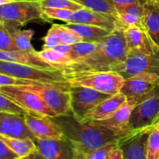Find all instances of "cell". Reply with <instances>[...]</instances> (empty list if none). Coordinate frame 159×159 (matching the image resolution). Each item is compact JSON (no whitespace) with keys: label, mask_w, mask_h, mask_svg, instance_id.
<instances>
[{"label":"cell","mask_w":159,"mask_h":159,"mask_svg":"<svg viewBox=\"0 0 159 159\" xmlns=\"http://www.w3.org/2000/svg\"><path fill=\"white\" fill-rule=\"evenodd\" d=\"M128 54L124 30L115 29L101 39L94 53L86 58L69 65L56 67L65 76L87 71H113L126 61Z\"/></svg>","instance_id":"cell-1"},{"label":"cell","mask_w":159,"mask_h":159,"mask_svg":"<svg viewBox=\"0 0 159 159\" xmlns=\"http://www.w3.org/2000/svg\"><path fill=\"white\" fill-rule=\"evenodd\" d=\"M52 119L60 126L65 138L73 147L86 155L108 143L116 141L120 137L113 130L93 121L79 122L71 113Z\"/></svg>","instance_id":"cell-2"},{"label":"cell","mask_w":159,"mask_h":159,"mask_svg":"<svg viewBox=\"0 0 159 159\" xmlns=\"http://www.w3.org/2000/svg\"><path fill=\"white\" fill-rule=\"evenodd\" d=\"M65 77L71 85L89 87L111 96L121 91L124 82V77L113 71L75 73L68 75Z\"/></svg>","instance_id":"cell-3"},{"label":"cell","mask_w":159,"mask_h":159,"mask_svg":"<svg viewBox=\"0 0 159 159\" xmlns=\"http://www.w3.org/2000/svg\"><path fill=\"white\" fill-rule=\"evenodd\" d=\"M48 21L40 1L17 0L0 6V21L6 25L21 26L33 20Z\"/></svg>","instance_id":"cell-4"},{"label":"cell","mask_w":159,"mask_h":159,"mask_svg":"<svg viewBox=\"0 0 159 159\" xmlns=\"http://www.w3.org/2000/svg\"><path fill=\"white\" fill-rule=\"evenodd\" d=\"M21 88L37 94L48 107L57 116L69 114L71 113L69 87L67 83H37L34 85H21Z\"/></svg>","instance_id":"cell-5"},{"label":"cell","mask_w":159,"mask_h":159,"mask_svg":"<svg viewBox=\"0 0 159 159\" xmlns=\"http://www.w3.org/2000/svg\"><path fill=\"white\" fill-rule=\"evenodd\" d=\"M0 73L41 83H67L68 79L58 70H48L24 64L0 60Z\"/></svg>","instance_id":"cell-6"},{"label":"cell","mask_w":159,"mask_h":159,"mask_svg":"<svg viewBox=\"0 0 159 159\" xmlns=\"http://www.w3.org/2000/svg\"><path fill=\"white\" fill-rule=\"evenodd\" d=\"M159 124V85L138 102L132 111L127 133L134 130L152 128Z\"/></svg>","instance_id":"cell-7"},{"label":"cell","mask_w":159,"mask_h":159,"mask_svg":"<svg viewBox=\"0 0 159 159\" xmlns=\"http://www.w3.org/2000/svg\"><path fill=\"white\" fill-rule=\"evenodd\" d=\"M69 92L71 96V113L79 122H83L87 115L93 109L111 96V95L96 91L92 88L71 84Z\"/></svg>","instance_id":"cell-8"},{"label":"cell","mask_w":159,"mask_h":159,"mask_svg":"<svg viewBox=\"0 0 159 159\" xmlns=\"http://www.w3.org/2000/svg\"><path fill=\"white\" fill-rule=\"evenodd\" d=\"M0 93L33 116H57L37 94L29 90L20 86H0Z\"/></svg>","instance_id":"cell-9"},{"label":"cell","mask_w":159,"mask_h":159,"mask_svg":"<svg viewBox=\"0 0 159 159\" xmlns=\"http://www.w3.org/2000/svg\"><path fill=\"white\" fill-rule=\"evenodd\" d=\"M127 79L140 73H148L159 77V49L152 54H128L124 62L113 69Z\"/></svg>","instance_id":"cell-10"},{"label":"cell","mask_w":159,"mask_h":159,"mask_svg":"<svg viewBox=\"0 0 159 159\" xmlns=\"http://www.w3.org/2000/svg\"><path fill=\"white\" fill-rule=\"evenodd\" d=\"M151 129L134 130L118 138L116 144L122 150L124 159H147L146 143Z\"/></svg>","instance_id":"cell-11"},{"label":"cell","mask_w":159,"mask_h":159,"mask_svg":"<svg viewBox=\"0 0 159 159\" xmlns=\"http://www.w3.org/2000/svg\"><path fill=\"white\" fill-rule=\"evenodd\" d=\"M159 85V77L148 73H140L124 79L121 93L127 99L139 102Z\"/></svg>","instance_id":"cell-12"},{"label":"cell","mask_w":159,"mask_h":159,"mask_svg":"<svg viewBox=\"0 0 159 159\" xmlns=\"http://www.w3.org/2000/svg\"><path fill=\"white\" fill-rule=\"evenodd\" d=\"M26 125L36 139H62L65 138L60 126L52 117L25 115Z\"/></svg>","instance_id":"cell-13"},{"label":"cell","mask_w":159,"mask_h":159,"mask_svg":"<svg viewBox=\"0 0 159 159\" xmlns=\"http://www.w3.org/2000/svg\"><path fill=\"white\" fill-rule=\"evenodd\" d=\"M37 151L46 159H74L75 149L66 138L37 139Z\"/></svg>","instance_id":"cell-14"},{"label":"cell","mask_w":159,"mask_h":159,"mask_svg":"<svg viewBox=\"0 0 159 159\" xmlns=\"http://www.w3.org/2000/svg\"><path fill=\"white\" fill-rule=\"evenodd\" d=\"M128 54H152L159 49V46L152 40L144 30L138 26L124 30Z\"/></svg>","instance_id":"cell-15"},{"label":"cell","mask_w":159,"mask_h":159,"mask_svg":"<svg viewBox=\"0 0 159 159\" xmlns=\"http://www.w3.org/2000/svg\"><path fill=\"white\" fill-rule=\"evenodd\" d=\"M71 23L93 25L110 31L116 29V15L98 12L85 7L74 12Z\"/></svg>","instance_id":"cell-16"},{"label":"cell","mask_w":159,"mask_h":159,"mask_svg":"<svg viewBox=\"0 0 159 159\" xmlns=\"http://www.w3.org/2000/svg\"><path fill=\"white\" fill-rule=\"evenodd\" d=\"M138 102V101L136 99H127V102L110 118L93 122L104 126L122 136L127 133L130 115Z\"/></svg>","instance_id":"cell-17"},{"label":"cell","mask_w":159,"mask_h":159,"mask_svg":"<svg viewBox=\"0 0 159 159\" xmlns=\"http://www.w3.org/2000/svg\"><path fill=\"white\" fill-rule=\"evenodd\" d=\"M127 101V98L121 92L113 95L107 98L101 103H99L95 109H93L86 116L85 120L87 121H99L108 119L113 116Z\"/></svg>","instance_id":"cell-18"},{"label":"cell","mask_w":159,"mask_h":159,"mask_svg":"<svg viewBox=\"0 0 159 159\" xmlns=\"http://www.w3.org/2000/svg\"><path fill=\"white\" fill-rule=\"evenodd\" d=\"M0 60L24 64L48 70H57L53 65L43 61L38 55V51L26 52L22 51H3L0 50Z\"/></svg>","instance_id":"cell-19"},{"label":"cell","mask_w":159,"mask_h":159,"mask_svg":"<svg viewBox=\"0 0 159 159\" xmlns=\"http://www.w3.org/2000/svg\"><path fill=\"white\" fill-rule=\"evenodd\" d=\"M141 23L143 29L159 46V2L156 0H147L145 2Z\"/></svg>","instance_id":"cell-20"},{"label":"cell","mask_w":159,"mask_h":159,"mask_svg":"<svg viewBox=\"0 0 159 159\" xmlns=\"http://www.w3.org/2000/svg\"><path fill=\"white\" fill-rule=\"evenodd\" d=\"M64 25L75 31L82 38V41L86 42H99L112 32L99 26L84 23H68Z\"/></svg>","instance_id":"cell-21"},{"label":"cell","mask_w":159,"mask_h":159,"mask_svg":"<svg viewBox=\"0 0 159 159\" xmlns=\"http://www.w3.org/2000/svg\"><path fill=\"white\" fill-rule=\"evenodd\" d=\"M0 140H2L20 158L27 156L37 151L36 142L30 138L21 139L0 134Z\"/></svg>","instance_id":"cell-22"},{"label":"cell","mask_w":159,"mask_h":159,"mask_svg":"<svg viewBox=\"0 0 159 159\" xmlns=\"http://www.w3.org/2000/svg\"><path fill=\"white\" fill-rule=\"evenodd\" d=\"M6 26L19 51H26V52H36L37 51H35L31 43V39L34 34V31L33 30H20L16 26L6 24Z\"/></svg>","instance_id":"cell-23"},{"label":"cell","mask_w":159,"mask_h":159,"mask_svg":"<svg viewBox=\"0 0 159 159\" xmlns=\"http://www.w3.org/2000/svg\"><path fill=\"white\" fill-rule=\"evenodd\" d=\"M98 42L81 41L71 45L69 57L73 61V63L79 61L91 55L97 48ZM72 63V64H73Z\"/></svg>","instance_id":"cell-24"},{"label":"cell","mask_w":159,"mask_h":159,"mask_svg":"<svg viewBox=\"0 0 159 159\" xmlns=\"http://www.w3.org/2000/svg\"><path fill=\"white\" fill-rule=\"evenodd\" d=\"M38 55L43 61L53 65L55 68L56 67L69 65L73 63V61L69 56L65 55L54 49L42 50L38 51Z\"/></svg>","instance_id":"cell-25"},{"label":"cell","mask_w":159,"mask_h":159,"mask_svg":"<svg viewBox=\"0 0 159 159\" xmlns=\"http://www.w3.org/2000/svg\"><path fill=\"white\" fill-rule=\"evenodd\" d=\"M147 159H159V124L152 127L146 143Z\"/></svg>","instance_id":"cell-26"},{"label":"cell","mask_w":159,"mask_h":159,"mask_svg":"<svg viewBox=\"0 0 159 159\" xmlns=\"http://www.w3.org/2000/svg\"><path fill=\"white\" fill-rule=\"evenodd\" d=\"M84 7L98 12L116 15V10L110 0H72Z\"/></svg>","instance_id":"cell-27"},{"label":"cell","mask_w":159,"mask_h":159,"mask_svg":"<svg viewBox=\"0 0 159 159\" xmlns=\"http://www.w3.org/2000/svg\"><path fill=\"white\" fill-rule=\"evenodd\" d=\"M57 31L61 44L71 45L82 41V38L75 31L65 26L64 24H52Z\"/></svg>","instance_id":"cell-28"},{"label":"cell","mask_w":159,"mask_h":159,"mask_svg":"<svg viewBox=\"0 0 159 159\" xmlns=\"http://www.w3.org/2000/svg\"><path fill=\"white\" fill-rule=\"evenodd\" d=\"M116 28L125 30L126 29L133 26L142 28L141 19L137 16L125 12H117L116 15ZM144 30V29H143Z\"/></svg>","instance_id":"cell-29"},{"label":"cell","mask_w":159,"mask_h":159,"mask_svg":"<svg viewBox=\"0 0 159 159\" xmlns=\"http://www.w3.org/2000/svg\"><path fill=\"white\" fill-rule=\"evenodd\" d=\"M43 12L48 21L51 20H59L66 23H71L74 12L69 9H57V8H44Z\"/></svg>","instance_id":"cell-30"},{"label":"cell","mask_w":159,"mask_h":159,"mask_svg":"<svg viewBox=\"0 0 159 159\" xmlns=\"http://www.w3.org/2000/svg\"><path fill=\"white\" fill-rule=\"evenodd\" d=\"M42 7L65 9L76 12L84 8L83 6L72 0H40Z\"/></svg>","instance_id":"cell-31"},{"label":"cell","mask_w":159,"mask_h":159,"mask_svg":"<svg viewBox=\"0 0 159 159\" xmlns=\"http://www.w3.org/2000/svg\"><path fill=\"white\" fill-rule=\"evenodd\" d=\"M0 113H9L22 115L29 114L24 109L16 104L1 93H0Z\"/></svg>","instance_id":"cell-32"},{"label":"cell","mask_w":159,"mask_h":159,"mask_svg":"<svg viewBox=\"0 0 159 159\" xmlns=\"http://www.w3.org/2000/svg\"><path fill=\"white\" fill-rule=\"evenodd\" d=\"M0 50L3 51H19L16 46L11 34L6 24L0 21Z\"/></svg>","instance_id":"cell-33"},{"label":"cell","mask_w":159,"mask_h":159,"mask_svg":"<svg viewBox=\"0 0 159 159\" xmlns=\"http://www.w3.org/2000/svg\"><path fill=\"white\" fill-rule=\"evenodd\" d=\"M40 83L38 82L27 79H21L0 73V86H21ZM41 83V82H40Z\"/></svg>","instance_id":"cell-34"},{"label":"cell","mask_w":159,"mask_h":159,"mask_svg":"<svg viewBox=\"0 0 159 159\" xmlns=\"http://www.w3.org/2000/svg\"><path fill=\"white\" fill-rule=\"evenodd\" d=\"M116 147V141L108 143L88 154L87 159H107L110 152Z\"/></svg>","instance_id":"cell-35"},{"label":"cell","mask_w":159,"mask_h":159,"mask_svg":"<svg viewBox=\"0 0 159 159\" xmlns=\"http://www.w3.org/2000/svg\"><path fill=\"white\" fill-rule=\"evenodd\" d=\"M43 40L44 41V44L42 47V48H43L42 50L53 49L54 47L61 44L58 36H57V31L55 30L53 25L49 29L47 35L43 37Z\"/></svg>","instance_id":"cell-36"},{"label":"cell","mask_w":159,"mask_h":159,"mask_svg":"<svg viewBox=\"0 0 159 159\" xmlns=\"http://www.w3.org/2000/svg\"><path fill=\"white\" fill-rule=\"evenodd\" d=\"M116 12H125V13L133 14V15L142 19L143 15H144V4L134 3V4L128 5V6L116 8Z\"/></svg>","instance_id":"cell-37"},{"label":"cell","mask_w":159,"mask_h":159,"mask_svg":"<svg viewBox=\"0 0 159 159\" xmlns=\"http://www.w3.org/2000/svg\"><path fill=\"white\" fill-rule=\"evenodd\" d=\"M20 158L2 140H0V159H16Z\"/></svg>","instance_id":"cell-38"},{"label":"cell","mask_w":159,"mask_h":159,"mask_svg":"<svg viewBox=\"0 0 159 159\" xmlns=\"http://www.w3.org/2000/svg\"><path fill=\"white\" fill-rule=\"evenodd\" d=\"M112 4L114 6L115 9L121 6H128V5L134 4V3H141V4H144L147 0H110Z\"/></svg>","instance_id":"cell-39"},{"label":"cell","mask_w":159,"mask_h":159,"mask_svg":"<svg viewBox=\"0 0 159 159\" xmlns=\"http://www.w3.org/2000/svg\"><path fill=\"white\" fill-rule=\"evenodd\" d=\"M107 159H124V155H123L122 150L118 147L115 148L110 152Z\"/></svg>","instance_id":"cell-40"},{"label":"cell","mask_w":159,"mask_h":159,"mask_svg":"<svg viewBox=\"0 0 159 159\" xmlns=\"http://www.w3.org/2000/svg\"><path fill=\"white\" fill-rule=\"evenodd\" d=\"M55 51H58V52L61 53V54H65V55H69L70 51H71V45L67 44H59L57 46L54 47L53 48Z\"/></svg>","instance_id":"cell-41"},{"label":"cell","mask_w":159,"mask_h":159,"mask_svg":"<svg viewBox=\"0 0 159 159\" xmlns=\"http://www.w3.org/2000/svg\"><path fill=\"white\" fill-rule=\"evenodd\" d=\"M75 156L74 159H87V155L84 153L82 151L79 150L77 148H75Z\"/></svg>","instance_id":"cell-42"},{"label":"cell","mask_w":159,"mask_h":159,"mask_svg":"<svg viewBox=\"0 0 159 159\" xmlns=\"http://www.w3.org/2000/svg\"><path fill=\"white\" fill-rule=\"evenodd\" d=\"M26 158L27 159H46L45 158H43L40 153H39L37 151H35L33 153L30 154L29 155L26 156Z\"/></svg>","instance_id":"cell-43"},{"label":"cell","mask_w":159,"mask_h":159,"mask_svg":"<svg viewBox=\"0 0 159 159\" xmlns=\"http://www.w3.org/2000/svg\"><path fill=\"white\" fill-rule=\"evenodd\" d=\"M12 1H13V0H0V6L6 4V3L11 2H12Z\"/></svg>","instance_id":"cell-44"},{"label":"cell","mask_w":159,"mask_h":159,"mask_svg":"<svg viewBox=\"0 0 159 159\" xmlns=\"http://www.w3.org/2000/svg\"><path fill=\"white\" fill-rule=\"evenodd\" d=\"M16 159H27V158H26V157H22V158H18Z\"/></svg>","instance_id":"cell-45"},{"label":"cell","mask_w":159,"mask_h":159,"mask_svg":"<svg viewBox=\"0 0 159 159\" xmlns=\"http://www.w3.org/2000/svg\"><path fill=\"white\" fill-rule=\"evenodd\" d=\"M156 1H157V2H159V0H156Z\"/></svg>","instance_id":"cell-46"}]
</instances>
